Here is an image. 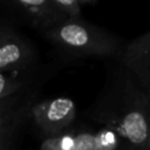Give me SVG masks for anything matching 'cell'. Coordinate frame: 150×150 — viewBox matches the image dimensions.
Instances as JSON below:
<instances>
[{
    "label": "cell",
    "mask_w": 150,
    "mask_h": 150,
    "mask_svg": "<svg viewBox=\"0 0 150 150\" xmlns=\"http://www.w3.org/2000/svg\"><path fill=\"white\" fill-rule=\"evenodd\" d=\"M48 36L61 48L77 55L103 56L118 48L116 38L77 18L68 16L52 26Z\"/></svg>",
    "instance_id": "obj_1"
},
{
    "label": "cell",
    "mask_w": 150,
    "mask_h": 150,
    "mask_svg": "<svg viewBox=\"0 0 150 150\" xmlns=\"http://www.w3.org/2000/svg\"><path fill=\"white\" fill-rule=\"evenodd\" d=\"M36 124L49 134L64 130L76 116V105L68 97H55L42 101L32 108Z\"/></svg>",
    "instance_id": "obj_2"
},
{
    "label": "cell",
    "mask_w": 150,
    "mask_h": 150,
    "mask_svg": "<svg viewBox=\"0 0 150 150\" xmlns=\"http://www.w3.org/2000/svg\"><path fill=\"white\" fill-rule=\"evenodd\" d=\"M117 139L112 131L102 130L96 134L82 132L46 138L41 150H115Z\"/></svg>",
    "instance_id": "obj_3"
},
{
    "label": "cell",
    "mask_w": 150,
    "mask_h": 150,
    "mask_svg": "<svg viewBox=\"0 0 150 150\" xmlns=\"http://www.w3.org/2000/svg\"><path fill=\"white\" fill-rule=\"evenodd\" d=\"M123 64L131 70L145 87L150 81V33L132 40L123 53Z\"/></svg>",
    "instance_id": "obj_4"
},
{
    "label": "cell",
    "mask_w": 150,
    "mask_h": 150,
    "mask_svg": "<svg viewBox=\"0 0 150 150\" xmlns=\"http://www.w3.org/2000/svg\"><path fill=\"white\" fill-rule=\"evenodd\" d=\"M117 130L128 142L137 146H146L149 141L148 121L142 110L132 109L125 112L117 125Z\"/></svg>",
    "instance_id": "obj_5"
},
{
    "label": "cell",
    "mask_w": 150,
    "mask_h": 150,
    "mask_svg": "<svg viewBox=\"0 0 150 150\" xmlns=\"http://www.w3.org/2000/svg\"><path fill=\"white\" fill-rule=\"evenodd\" d=\"M19 5L36 25L50 28L61 20L66 19L67 15L59 9V7L52 0H13Z\"/></svg>",
    "instance_id": "obj_6"
},
{
    "label": "cell",
    "mask_w": 150,
    "mask_h": 150,
    "mask_svg": "<svg viewBox=\"0 0 150 150\" xmlns=\"http://www.w3.org/2000/svg\"><path fill=\"white\" fill-rule=\"evenodd\" d=\"M27 45L11 34L0 35V71L19 68L28 60Z\"/></svg>",
    "instance_id": "obj_7"
},
{
    "label": "cell",
    "mask_w": 150,
    "mask_h": 150,
    "mask_svg": "<svg viewBox=\"0 0 150 150\" xmlns=\"http://www.w3.org/2000/svg\"><path fill=\"white\" fill-rule=\"evenodd\" d=\"M20 82L7 71H0V101L5 100L18 90Z\"/></svg>",
    "instance_id": "obj_8"
},
{
    "label": "cell",
    "mask_w": 150,
    "mask_h": 150,
    "mask_svg": "<svg viewBox=\"0 0 150 150\" xmlns=\"http://www.w3.org/2000/svg\"><path fill=\"white\" fill-rule=\"evenodd\" d=\"M59 9L69 18H77L80 14V4L77 0H52Z\"/></svg>",
    "instance_id": "obj_9"
},
{
    "label": "cell",
    "mask_w": 150,
    "mask_h": 150,
    "mask_svg": "<svg viewBox=\"0 0 150 150\" xmlns=\"http://www.w3.org/2000/svg\"><path fill=\"white\" fill-rule=\"evenodd\" d=\"M79 1V4L81 5V4H88V2H94V1H96V0H77Z\"/></svg>",
    "instance_id": "obj_10"
},
{
    "label": "cell",
    "mask_w": 150,
    "mask_h": 150,
    "mask_svg": "<svg viewBox=\"0 0 150 150\" xmlns=\"http://www.w3.org/2000/svg\"><path fill=\"white\" fill-rule=\"evenodd\" d=\"M2 120H4V116H2V110L0 109V128H1V124H2Z\"/></svg>",
    "instance_id": "obj_11"
}]
</instances>
